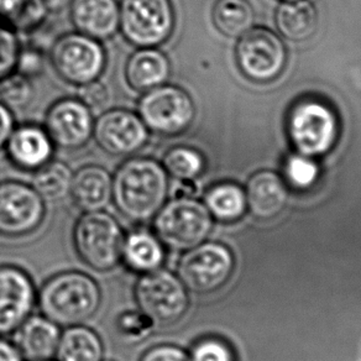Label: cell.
<instances>
[{
  "label": "cell",
  "mask_w": 361,
  "mask_h": 361,
  "mask_svg": "<svg viewBox=\"0 0 361 361\" xmlns=\"http://www.w3.org/2000/svg\"><path fill=\"white\" fill-rule=\"evenodd\" d=\"M119 30L131 45L159 47L175 30L176 16L171 0H121Z\"/></svg>",
  "instance_id": "7"
},
{
  "label": "cell",
  "mask_w": 361,
  "mask_h": 361,
  "mask_svg": "<svg viewBox=\"0 0 361 361\" xmlns=\"http://www.w3.org/2000/svg\"><path fill=\"white\" fill-rule=\"evenodd\" d=\"M288 201V192L281 177L272 171H260L251 177L246 190V202L251 214L269 221L281 213Z\"/></svg>",
  "instance_id": "20"
},
{
  "label": "cell",
  "mask_w": 361,
  "mask_h": 361,
  "mask_svg": "<svg viewBox=\"0 0 361 361\" xmlns=\"http://www.w3.org/2000/svg\"><path fill=\"white\" fill-rule=\"evenodd\" d=\"M190 361H235L234 354L229 345L216 338H208L197 343L191 354Z\"/></svg>",
  "instance_id": "34"
},
{
  "label": "cell",
  "mask_w": 361,
  "mask_h": 361,
  "mask_svg": "<svg viewBox=\"0 0 361 361\" xmlns=\"http://www.w3.org/2000/svg\"><path fill=\"white\" fill-rule=\"evenodd\" d=\"M162 166L167 175L178 180H193L206 169L204 156L190 146H176L167 151Z\"/></svg>",
  "instance_id": "29"
},
{
  "label": "cell",
  "mask_w": 361,
  "mask_h": 361,
  "mask_svg": "<svg viewBox=\"0 0 361 361\" xmlns=\"http://www.w3.org/2000/svg\"><path fill=\"white\" fill-rule=\"evenodd\" d=\"M37 290L30 275L16 265H0V336H9L32 314Z\"/></svg>",
  "instance_id": "13"
},
{
  "label": "cell",
  "mask_w": 361,
  "mask_h": 361,
  "mask_svg": "<svg viewBox=\"0 0 361 361\" xmlns=\"http://www.w3.org/2000/svg\"><path fill=\"white\" fill-rule=\"evenodd\" d=\"M156 328L157 326L151 321L150 317L146 316L139 308L123 312L116 319V331L121 339L129 344L146 341Z\"/></svg>",
  "instance_id": "31"
},
{
  "label": "cell",
  "mask_w": 361,
  "mask_h": 361,
  "mask_svg": "<svg viewBox=\"0 0 361 361\" xmlns=\"http://www.w3.org/2000/svg\"><path fill=\"white\" fill-rule=\"evenodd\" d=\"M11 161L23 170H37L54 154V142L47 131L39 126H24L14 129L6 141Z\"/></svg>",
  "instance_id": "21"
},
{
  "label": "cell",
  "mask_w": 361,
  "mask_h": 361,
  "mask_svg": "<svg viewBox=\"0 0 361 361\" xmlns=\"http://www.w3.org/2000/svg\"><path fill=\"white\" fill-rule=\"evenodd\" d=\"M124 231L106 211L83 212L73 228L75 254L90 270L111 272L121 265Z\"/></svg>",
  "instance_id": "3"
},
{
  "label": "cell",
  "mask_w": 361,
  "mask_h": 361,
  "mask_svg": "<svg viewBox=\"0 0 361 361\" xmlns=\"http://www.w3.org/2000/svg\"><path fill=\"white\" fill-rule=\"evenodd\" d=\"M106 355L101 336L85 324L67 326L61 333L56 361H103Z\"/></svg>",
  "instance_id": "23"
},
{
  "label": "cell",
  "mask_w": 361,
  "mask_h": 361,
  "mask_svg": "<svg viewBox=\"0 0 361 361\" xmlns=\"http://www.w3.org/2000/svg\"><path fill=\"white\" fill-rule=\"evenodd\" d=\"M61 333V326L44 314H31L13 333V341L25 361L52 360Z\"/></svg>",
  "instance_id": "17"
},
{
  "label": "cell",
  "mask_w": 361,
  "mask_h": 361,
  "mask_svg": "<svg viewBox=\"0 0 361 361\" xmlns=\"http://www.w3.org/2000/svg\"><path fill=\"white\" fill-rule=\"evenodd\" d=\"M139 361H190V359L186 351L180 346L159 344L147 349Z\"/></svg>",
  "instance_id": "36"
},
{
  "label": "cell",
  "mask_w": 361,
  "mask_h": 361,
  "mask_svg": "<svg viewBox=\"0 0 361 361\" xmlns=\"http://www.w3.org/2000/svg\"><path fill=\"white\" fill-rule=\"evenodd\" d=\"M102 300L99 283L77 270L56 274L37 291L41 314L63 328L92 319L101 310Z\"/></svg>",
  "instance_id": "2"
},
{
  "label": "cell",
  "mask_w": 361,
  "mask_h": 361,
  "mask_svg": "<svg viewBox=\"0 0 361 361\" xmlns=\"http://www.w3.org/2000/svg\"><path fill=\"white\" fill-rule=\"evenodd\" d=\"M141 121L149 131L164 136L180 135L196 118V106L186 90L162 85L147 90L137 106Z\"/></svg>",
  "instance_id": "8"
},
{
  "label": "cell",
  "mask_w": 361,
  "mask_h": 361,
  "mask_svg": "<svg viewBox=\"0 0 361 361\" xmlns=\"http://www.w3.org/2000/svg\"><path fill=\"white\" fill-rule=\"evenodd\" d=\"M285 172L288 182L298 190H307L313 186L319 176V169L313 157L302 154L291 156L286 161Z\"/></svg>",
  "instance_id": "32"
},
{
  "label": "cell",
  "mask_w": 361,
  "mask_h": 361,
  "mask_svg": "<svg viewBox=\"0 0 361 361\" xmlns=\"http://www.w3.org/2000/svg\"><path fill=\"white\" fill-rule=\"evenodd\" d=\"M45 216V201L34 187L18 180L0 182V236L31 235L40 229Z\"/></svg>",
  "instance_id": "11"
},
{
  "label": "cell",
  "mask_w": 361,
  "mask_h": 361,
  "mask_svg": "<svg viewBox=\"0 0 361 361\" xmlns=\"http://www.w3.org/2000/svg\"><path fill=\"white\" fill-rule=\"evenodd\" d=\"M35 94L30 77L20 72L0 80V102L11 111H20L30 104Z\"/></svg>",
  "instance_id": "30"
},
{
  "label": "cell",
  "mask_w": 361,
  "mask_h": 361,
  "mask_svg": "<svg viewBox=\"0 0 361 361\" xmlns=\"http://www.w3.org/2000/svg\"><path fill=\"white\" fill-rule=\"evenodd\" d=\"M93 136L106 154L130 156L145 146L149 129L139 114L126 109H111L94 121Z\"/></svg>",
  "instance_id": "14"
},
{
  "label": "cell",
  "mask_w": 361,
  "mask_h": 361,
  "mask_svg": "<svg viewBox=\"0 0 361 361\" xmlns=\"http://www.w3.org/2000/svg\"><path fill=\"white\" fill-rule=\"evenodd\" d=\"M14 130V118L9 108L0 102V149L6 145L11 133Z\"/></svg>",
  "instance_id": "38"
},
{
  "label": "cell",
  "mask_w": 361,
  "mask_h": 361,
  "mask_svg": "<svg viewBox=\"0 0 361 361\" xmlns=\"http://www.w3.org/2000/svg\"><path fill=\"white\" fill-rule=\"evenodd\" d=\"M212 18L223 35L240 37L254 25L255 11L247 0H218Z\"/></svg>",
  "instance_id": "25"
},
{
  "label": "cell",
  "mask_w": 361,
  "mask_h": 361,
  "mask_svg": "<svg viewBox=\"0 0 361 361\" xmlns=\"http://www.w3.org/2000/svg\"><path fill=\"white\" fill-rule=\"evenodd\" d=\"M0 361H25L14 341L0 336Z\"/></svg>",
  "instance_id": "39"
},
{
  "label": "cell",
  "mask_w": 361,
  "mask_h": 361,
  "mask_svg": "<svg viewBox=\"0 0 361 361\" xmlns=\"http://www.w3.org/2000/svg\"><path fill=\"white\" fill-rule=\"evenodd\" d=\"M46 361H52V360H46Z\"/></svg>",
  "instance_id": "43"
},
{
  "label": "cell",
  "mask_w": 361,
  "mask_h": 361,
  "mask_svg": "<svg viewBox=\"0 0 361 361\" xmlns=\"http://www.w3.org/2000/svg\"><path fill=\"white\" fill-rule=\"evenodd\" d=\"M236 60L243 75L256 83H269L281 75L287 63V51L272 31L257 27L241 36Z\"/></svg>",
  "instance_id": "12"
},
{
  "label": "cell",
  "mask_w": 361,
  "mask_h": 361,
  "mask_svg": "<svg viewBox=\"0 0 361 361\" xmlns=\"http://www.w3.org/2000/svg\"><path fill=\"white\" fill-rule=\"evenodd\" d=\"M286 1H293V0H286Z\"/></svg>",
  "instance_id": "41"
},
{
  "label": "cell",
  "mask_w": 361,
  "mask_h": 361,
  "mask_svg": "<svg viewBox=\"0 0 361 361\" xmlns=\"http://www.w3.org/2000/svg\"><path fill=\"white\" fill-rule=\"evenodd\" d=\"M73 172L65 162L49 161L37 169L32 185L45 203H57L70 196Z\"/></svg>",
  "instance_id": "27"
},
{
  "label": "cell",
  "mask_w": 361,
  "mask_h": 361,
  "mask_svg": "<svg viewBox=\"0 0 361 361\" xmlns=\"http://www.w3.org/2000/svg\"><path fill=\"white\" fill-rule=\"evenodd\" d=\"M213 229L206 204L192 197H173L152 219V231L166 249L187 251L204 243Z\"/></svg>",
  "instance_id": "4"
},
{
  "label": "cell",
  "mask_w": 361,
  "mask_h": 361,
  "mask_svg": "<svg viewBox=\"0 0 361 361\" xmlns=\"http://www.w3.org/2000/svg\"><path fill=\"white\" fill-rule=\"evenodd\" d=\"M50 60L62 80L78 87L99 80L106 65V51L99 41L80 32L57 39L51 49Z\"/></svg>",
  "instance_id": "10"
},
{
  "label": "cell",
  "mask_w": 361,
  "mask_h": 361,
  "mask_svg": "<svg viewBox=\"0 0 361 361\" xmlns=\"http://www.w3.org/2000/svg\"><path fill=\"white\" fill-rule=\"evenodd\" d=\"M204 204L212 216L221 221H233L245 213L247 202L240 186L224 182L207 192Z\"/></svg>",
  "instance_id": "28"
},
{
  "label": "cell",
  "mask_w": 361,
  "mask_h": 361,
  "mask_svg": "<svg viewBox=\"0 0 361 361\" xmlns=\"http://www.w3.org/2000/svg\"><path fill=\"white\" fill-rule=\"evenodd\" d=\"M287 131L302 155H326L336 145L339 121L331 106L319 99H302L290 111Z\"/></svg>",
  "instance_id": "6"
},
{
  "label": "cell",
  "mask_w": 361,
  "mask_h": 361,
  "mask_svg": "<svg viewBox=\"0 0 361 361\" xmlns=\"http://www.w3.org/2000/svg\"><path fill=\"white\" fill-rule=\"evenodd\" d=\"M71 1L72 0H45V4L47 6V11L57 13L70 6Z\"/></svg>",
  "instance_id": "40"
},
{
  "label": "cell",
  "mask_w": 361,
  "mask_h": 361,
  "mask_svg": "<svg viewBox=\"0 0 361 361\" xmlns=\"http://www.w3.org/2000/svg\"><path fill=\"white\" fill-rule=\"evenodd\" d=\"M234 270V257L226 246L202 243L187 250L177 265V276L188 292L211 295L229 281Z\"/></svg>",
  "instance_id": "9"
},
{
  "label": "cell",
  "mask_w": 361,
  "mask_h": 361,
  "mask_svg": "<svg viewBox=\"0 0 361 361\" xmlns=\"http://www.w3.org/2000/svg\"><path fill=\"white\" fill-rule=\"evenodd\" d=\"M167 198L169 175L155 159H129L119 166L113 177V202L128 221H152Z\"/></svg>",
  "instance_id": "1"
},
{
  "label": "cell",
  "mask_w": 361,
  "mask_h": 361,
  "mask_svg": "<svg viewBox=\"0 0 361 361\" xmlns=\"http://www.w3.org/2000/svg\"><path fill=\"white\" fill-rule=\"evenodd\" d=\"M42 57L36 51L21 50L19 61H18V68L23 75L31 77L32 75H37L42 70Z\"/></svg>",
  "instance_id": "37"
},
{
  "label": "cell",
  "mask_w": 361,
  "mask_h": 361,
  "mask_svg": "<svg viewBox=\"0 0 361 361\" xmlns=\"http://www.w3.org/2000/svg\"><path fill=\"white\" fill-rule=\"evenodd\" d=\"M170 75V60L157 47H140L126 62V83L137 92H147L166 85Z\"/></svg>",
  "instance_id": "22"
},
{
  "label": "cell",
  "mask_w": 361,
  "mask_h": 361,
  "mask_svg": "<svg viewBox=\"0 0 361 361\" xmlns=\"http://www.w3.org/2000/svg\"><path fill=\"white\" fill-rule=\"evenodd\" d=\"M166 255V246L152 231L137 228L124 236L121 264L133 274L144 275L162 269Z\"/></svg>",
  "instance_id": "19"
},
{
  "label": "cell",
  "mask_w": 361,
  "mask_h": 361,
  "mask_svg": "<svg viewBox=\"0 0 361 361\" xmlns=\"http://www.w3.org/2000/svg\"><path fill=\"white\" fill-rule=\"evenodd\" d=\"M78 99L92 111H103L111 101L109 90L99 80L80 85Z\"/></svg>",
  "instance_id": "35"
},
{
  "label": "cell",
  "mask_w": 361,
  "mask_h": 361,
  "mask_svg": "<svg viewBox=\"0 0 361 361\" xmlns=\"http://www.w3.org/2000/svg\"><path fill=\"white\" fill-rule=\"evenodd\" d=\"M276 25L287 40L305 42L316 34L318 11L308 0L286 1L277 9Z\"/></svg>",
  "instance_id": "24"
},
{
  "label": "cell",
  "mask_w": 361,
  "mask_h": 361,
  "mask_svg": "<svg viewBox=\"0 0 361 361\" xmlns=\"http://www.w3.org/2000/svg\"><path fill=\"white\" fill-rule=\"evenodd\" d=\"M20 52V41L16 31L0 23V80L14 72Z\"/></svg>",
  "instance_id": "33"
},
{
  "label": "cell",
  "mask_w": 361,
  "mask_h": 361,
  "mask_svg": "<svg viewBox=\"0 0 361 361\" xmlns=\"http://www.w3.org/2000/svg\"><path fill=\"white\" fill-rule=\"evenodd\" d=\"M134 297L137 308L160 328L175 326L190 308L188 290L177 274L164 267L139 275Z\"/></svg>",
  "instance_id": "5"
},
{
  "label": "cell",
  "mask_w": 361,
  "mask_h": 361,
  "mask_svg": "<svg viewBox=\"0 0 361 361\" xmlns=\"http://www.w3.org/2000/svg\"><path fill=\"white\" fill-rule=\"evenodd\" d=\"M94 121L88 106L78 98H65L51 106L46 116V131L61 149L75 150L93 136Z\"/></svg>",
  "instance_id": "15"
},
{
  "label": "cell",
  "mask_w": 361,
  "mask_h": 361,
  "mask_svg": "<svg viewBox=\"0 0 361 361\" xmlns=\"http://www.w3.org/2000/svg\"><path fill=\"white\" fill-rule=\"evenodd\" d=\"M103 361H114V360H103Z\"/></svg>",
  "instance_id": "42"
},
{
  "label": "cell",
  "mask_w": 361,
  "mask_h": 361,
  "mask_svg": "<svg viewBox=\"0 0 361 361\" xmlns=\"http://www.w3.org/2000/svg\"><path fill=\"white\" fill-rule=\"evenodd\" d=\"M47 13L45 0H0L1 24L19 32L37 29Z\"/></svg>",
  "instance_id": "26"
},
{
  "label": "cell",
  "mask_w": 361,
  "mask_h": 361,
  "mask_svg": "<svg viewBox=\"0 0 361 361\" xmlns=\"http://www.w3.org/2000/svg\"><path fill=\"white\" fill-rule=\"evenodd\" d=\"M71 20L77 32L98 41L108 40L119 31V3L116 0H72Z\"/></svg>",
  "instance_id": "16"
},
{
  "label": "cell",
  "mask_w": 361,
  "mask_h": 361,
  "mask_svg": "<svg viewBox=\"0 0 361 361\" xmlns=\"http://www.w3.org/2000/svg\"><path fill=\"white\" fill-rule=\"evenodd\" d=\"M70 196L82 212L104 211L113 202V176L101 166H83L73 173Z\"/></svg>",
  "instance_id": "18"
}]
</instances>
